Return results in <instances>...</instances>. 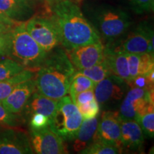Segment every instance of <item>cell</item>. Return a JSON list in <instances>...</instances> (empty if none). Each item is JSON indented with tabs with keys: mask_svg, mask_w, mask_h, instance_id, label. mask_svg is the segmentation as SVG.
I'll return each instance as SVG.
<instances>
[{
	"mask_svg": "<svg viewBox=\"0 0 154 154\" xmlns=\"http://www.w3.org/2000/svg\"><path fill=\"white\" fill-rule=\"evenodd\" d=\"M43 15L52 21L64 49L101 42L97 31L74 0L44 3Z\"/></svg>",
	"mask_w": 154,
	"mask_h": 154,
	"instance_id": "6da1fadb",
	"label": "cell"
},
{
	"mask_svg": "<svg viewBox=\"0 0 154 154\" xmlns=\"http://www.w3.org/2000/svg\"><path fill=\"white\" fill-rule=\"evenodd\" d=\"M35 78L36 91L59 101L69 94L72 79L76 69L63 48L58 47L50 52L37 69Z\"/></svg>",
	"mask_w": 154,
	"mask_h": 154,
	"instance_id": "7a4b0ae2",
	"label": "cell"
},
{
	"mask_svg": "<svg viewBox=\"0 0 154 154\" xmlns=\"http://www.w3.org/2000/svg\"><path fill=\"white\" fill-rule=\"evenodd\" d=\"M86 12V18L106 44L122 38L132 24L130 15L126 11L110 5L101 4L88 7Z\"/></svg>",
	"mask_w": 154,
	"mask_h": 154,
	"instance_id": "3957f363",
	"label": "cell"
},
{
	"mask_svg": "<svg viewBox=\"0 0 154 154\" xmlns=\"http://www.w3.org/2000/svg\"><path fill=\"white\" fill-rule=\"evenodd\" d=\"M47 56V53L26 30L25 22H19L11 30L8 58L34 72L41 66Z\"/></svg>",
	"mask_w": 154,
	"mask_h": 154,
	"instance_id": "277c9868",
	"label": "cell"
},
{
	"mask_svg": "<svg viewBox=\"0 0 154 154\" xmlns=\"http://www.w3.org/2000/svg\"><path fill=\"white\" fill-rule=\"evenodd\" d=\"M82 121L78 108L67 94L57 101V110L50 120L49 127L63 140L72 141Z\"/></svg>",
	"mask_w": 154,
	"mask_h": 154,
	"instance_id": "5b68a950",
	"label": "cell"
},
{
	"mask_svg": "<svg viewBox=\"0 0 154 154\" xmlns=\"http://www.w3.org/2000/svg\"><path fill=\"white\" fill-rule=\"evenodd\" d=\"M30 36L47 53L61 46L60 38L52 21L45 15H35L25 22Z\"/></svg>",
	"mask_w": 154,
	"mask_h": 154,
	"instance_id": "8992f818",
	"label": "cell"
},
{
	"mask_svg": "<svg viewBox=\"0 0 154 154\" xmlns=\"http://www.w3.org/2000/svg\"><path fill=\"white\" fill-rule=\"evenodd\" d=\"M109 45L116 50L125 53L153 54V30L148 22H141L121 42L119 46Z\"/></svg>",
	"mask_w": 154,
	"mask_h": 154,
	"instance_id": "52a82bcc",
	"label": "cell"
},
{
	"mask_svg": "<svg viewBox=\"0 0 154 154\" xmlns=\"http://www.w3.org/2000/svg\"><path fill=\"white\" fill-rule=\"evenodd\" d=\"M128 87L126 81L111 74L94 86L95 99L100 107H111L123 99L128 91Z\"/></svg>",
	"mask_w": 154,
	"mask_h": 154,
	"instance_id": "ba28073f",
	"label": "cell"
},
{
	"mask_svg": "<svg viewBox=\"0 0 154 154\" xmlns=\"http://www.w3.org/2000/svg\"><path fill=\"white\" fill-rule=\"evenodd\" d=\"M30 143L34 153L38 154H63L68 152L63 140L49 126L38 130H31Z\"/></svg>",
	"mask_w": 154,
	"mask_h": 154,
	"instance_id": "9c48e42d",
	"label": "cell"
},
{
	"mask_svg": "<svg viewBox=\"0 0 154 154\" xmlns=\"http://www.w3.org/2000/svg\"><path fill=\"white\" fill-rule=\"evenodd\" d=\"M153 102V89L131 87L126 92L119 109L121 119H135L146 106Z\"/></svg>",
	"mask_w": 154,
	"mask_h": 154,
	"instance_id": "30bf717a",
	"label": "cell"
},
{
	"mask_svg": "<svg viewBox=\"0 0 154 154\" xmlns=\"http://www.w3.org/2000/svg\"><path fill=\"white\" fill-rule=\"evenodd\" d=\"M65 51L77 70L94 66L104 59V45L101 42L65 49Z\"/></svg>",
	"mask_w": 154,
	"mask_h": 154,
	"instance_id": "8fae6325",
	"label": "cell"
},
{
	"mask_svg": "<svg viewBox=\"0 0 154 154\" xmlns=\"http://www.w3.org/2000/svg\"><path fill=\"white\" fill-rule=\"evenodd\" d=\"M121 118L119 111H105L99 121L94 140L112 144L123 151L121 140Z\"/></svg>",
	"mask_w": 154,
	"mask_h": 154,
	"instance_id": "7c38bea8",
	"label": "cell"
},
{
	"mask_svg": "<svg viewBox=\"0 0 154 154\" xmlns=\"http://www.w3.org/2000/svg\"><path fill=\"white\" fill-rule=\"evenodd\" d=\"M29 153L34 152L26 133L13 128L0 133V154Z\"/></svg>",
	"mask_w": 154,
	"mask_h": 154,
	"instance_id": "4fadbf2b",
	"label": "cell"
},
{
	"mask_svg": "<svg viewBox=\"0 0 154 154\" xmlns=\"http://www.w3.org/2000/svg\"><path fill=\"white\" fill-rule=\"evenodd\" d=\"M36 91L35 81L31 79L19 84L2 101V104L10 112L18 114L24 109L31 96Z\"/></svg>",
	"mask_w": 154,
	"mask_h": 154,
	"instance_id": "5bb4252c",
	"label": "cell"
},
{
	"mask_svg": "<svg viewBox=\"0 0 154 154\" xmlns=\"http://www.w3.org/2000/svg\"><path fill=\"white\" fill-rule=\"evenodd\" d=\"M121 140L123 148L130 151H140L143 147L144 135L135 119H121Z\"/></svg>",
	"mask_w": 154,
	"mask_h": 154,
	"instance_id": "9a60e30c",
	"label": "cell"
},
{
	"mask_svg": "<svg viewBox=\"0 0 154 154\" xmlns=\"http://www.w3.org/2000/svg\"><path fill=\"white\" fill-rule=\"evenodd\" d=\"M29 0H0V16L17 22L26 20L33 14Z\"/></svg>",
	"mask_w": 154,
	"mask_h": 154,
	"instance_id": "2e32d148",
	"label": "cell"
},
{
	"mask_svg": "<svg viewBox=\"0 0 154 154\" xmlns=\"http://www.w3.org/2000/svg\"><path fill=\"white\" fill-rule=\"evenodd\" d=\"M104 59L111 73L128 83L130 80L127 54L116 50L111 45L104 46Z\"/></svg>",
	"mask_w": 154,
	"mask_h": 154,
	"instance_id": "e0dca14e",
	"label": "cell"
},
{
	"mask_svg": "<svg viewBox=\"0 0 154 154\" xmlns=\"http://www.w3.org/2000/svg\"><path fill=\"white\" fill-rule=\"evenodd\" d=\"M127 54L128 66H129L130 82L138 76L149 75L154 71L153 54Z\"/></svg>",
	"mask_w": 154,
	"mask_h": 154,
	"instance_id": "ac0fdd59",
	"label": "cell"
},
{
	"mask_svg": "<svg viewBox=\"0 0 154 154\" xmlns=\"http://www.w3.org/2000/svg\"><path fill=\"white\" fill-rule=\"evenodd\" d=\"M99 116L91 119H85L82 121L79 129L76 133V136L72 141L73 149L74 151L80 153L82 150L93 141L95 133L99 124Z\"/></svg>",
	"mask_w": 154,
	"mask_h": 154,
	"instance_id": "d6986e66",
	"label": "cell"
},
{
	"mask_svg": "<svg viewBox=\"0 0 154 154\" xmlns=\"http://www.w3.org/2000/svg\"><path fill=\"white\" fill-rule=\"evenodd\" d=\"M57 101L35 91L31 96L24 108L30 114L40 113L47 116L51 120L57 110Z\"/></svg>",
	"mask_w": 154,
	"mask_h": 154,
	"instance_id": "ffe728a7",
	"label": "cell"
},
{
	"mask_svg": "<svg viewBox=\"0 0 154 154\" xmlns=\"http://www.w3.org/2000/svg\"><path fill=\"white\" fill-rule=\"evenodd\" d=\"M34 71L25 69L14 76L0 81V103L8 96L11 91L21 83L33 79Z\"/></svg>",
	"mask_w": 154,
	"mask_h": 154,
	"instance_id": "44dd1931",
	"label": "cell"
},
{
	"mask_svg": "<svg viewBox=\"0 0 154 154\" xmlns=\"http://www.w3.org/2000/svg\"><path fill=\"white\" fill-rule=\"evenodd\" d=\"M136 121L139 124L144 136L153 138L154 136V106L151 102L136 116Z\"/></svg>",
	"mask_w": 154,
	"mask_h": 154,
	"instance_id": "7402d4cb",
	"label": "cell"
},
{
	"mask_svg": "<svg viewBox=\"0 0 154 154\" xmlns=\"http://www.w3.org/2000/svg\"><path fill=\"white\" fill-rule=\"evenodd\" d=\"M95 85L96 84L87 76L76 71L72 79L69 94L73 101L76 94L88 89H94Z\"/></svg>",
	"mask_w": 154,
	"mask_h": 154,
	"instance_id": "603a6c76",
	"label": "cell"
},
{
	"mask_svg": "<svg viewBox=\"0 0 154 154\" xmlns=\"http://www.w3.org/2000/svg\"><path fill=\"white\" fill-rule=\"evenodd\" d=\"M78 72L87 76L95 84L112 74L105 59L101 62L97 63L94 66L86 69H80V70H78Z\"/></svg>",
	"mask_w": 154,
	"mask_h": 154,
	"instance_id": "cb8c5ba5",
	"label": "cell"
},
{
	"mask_svg": "<svg viewBox=\"0 0 154 154\" xmlns=\"http://www.w3.org/2000/svg\"><path fill=\"white\" fill-rule=\"evenodd\" d=\"M122 150L112 144L100 140H94L79 153L82 154H117L122 153Z\"/></svg>",
	"mask_w": 154,
	"mask_h": 154,
	"instance_id": "d4e9b609",
	"label": "cell"
},
{
	"mask_svg": "<svg viewBox=\"0 0 154 154\" xmlns=\"http://www.w3.org/2000/svg\"><path fill=\"white\" fill-rule=\"evenodd\" d=\"M25 68L20 63L10 58L0 60V81H2L19 74Z\"/></svg>",
	"mask_w": 154,
	"mask_h": 154,
	"instance_id": "484cf974",
	"label": "cell"
},
{
	"mask_svg": "<svg viewBox=\"0 0 154 154\" xmlns=\"http://www.w3.org/2000/svg\"><path fill=\"white\" fill-rule=\"evenodd\" d=\"M136 14L151 12L154 9V0H121Z\"/></svg>",
	"mask_w": 154,
	"mask_h": 154,
	"instance_id": "4316f807",
	"label": "cell"
},
{
	"mask_svg": "<svg viewBox=\"0 0 154 154\" xmlns=\"http://www.w3.org/2000/svg\"><path fill=\"white\" fill-rule=\"evenodd\" d=\"M19 124L18 116L9 111L0 103V128H14Z\"/></svg>",
	"mask_w": 154,
	"mask_h": 154,
	"instance_id": "83f0119b",
	"label": "cell"
},
{
	"mask_svg": "<svg viewBox=\"0 0 154 154\" xmlns=\"http://www.w3.org/2000/svg\"><path fill=\"white\" fill-rule=\"evenodd\" d=\"M76 106L82 115L83 120L91 119L99 116L101 107L96 99L83 104L78 105Z\"/></svg>",
	"mask_w": 154,
	"mask_h": 154,
	"instance_id": "f1b7e54d",
	"label": "cell"
},
{
	"mask_svg": "<svg viewBox=\"0 0 154 154\" xmlns=\"http://www.w3.org/2000/svg\"><path fill=\"white\" fill-rule=\"evenodd\" d=\"M50 119L47 116L40 113L32 114L30 119L29 126L31 130H38L49 126Z\"/></svg>",
	"mask_w": 154,
	"mask_h": 154,
	"instance_id": "f546056e",
	"label": "cell"
},
{
	"mask_svg": "<svg viewBox=\"0 0 154 154\" xmlns=\"http://www.w3.org/2000/svg\"><path fill=\"white\" fill-rule=\"evenodd\" d=\"M11 30H0V60L5 57H8Z\"/></svg>",
	"mask_w": 154,
	"mask_h": 154,
	"instance_id": "4dcf8cb0",
	"label": "cell"
},
{
	"mask_svg": "<svg viewBox=\"0 0 154 154\" xmlns=\"http://www.w3.org/2000/svg\"><path fill=\"white\" fill-rule=\"evenodd\" d=\"M94 99H96L94 89H88L76 94L73 101H74L76 106H78L87 103V102L91 101Z\"/></svg>",
	"mask_w": 154,
	"mask_h": 154,
	"instance_id": "1f68e13d",
	"label": "cell"
},
{
	"mask_svg": "<svg viewBox=\"0 0 154 154\" xmlns=\"http://www.w3.org/2000/svg\"><path fill=\"white\" fill-rule=\"evenodd\" d=\"M19 22H17V21L11 20L6 17H0V30H11L18 24Z\"/></svg>",
	"mask_w": 154,
	"mask_h": 154,
	"instance_id": "d6a6232c",
	"label": "cell"
},
{
	"mask_svg": "<svg viewBox=\"0 0 154 154\" xmlns=\"http://www.w3.org/2000/svg\"><path fill=\"white\" fill-rule=\"evenodd\" d=\"M36 1L41 2L42 3H51L53 2L57 1V0H36Z\"/></svg>",
	"mask_w": 154,
	"mask_h": 154,
	"instance_id": "836d02e7",
	"label": "cell"
},
{
	"mask_svg": "<svg viewBox=\"0 0 154 154\" xmlns=\"http://www.w3.org/2000/svg\"><path fill=\"white\" fill-rule=\"evenodd\" d=\"M0 17H1V16H0Z\"/></svg>",
	"mask_w": 154,
	"mask_h": 154,
	"instance_id": "e575fe53",
	"label": "cell"
}]
</instances>
